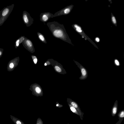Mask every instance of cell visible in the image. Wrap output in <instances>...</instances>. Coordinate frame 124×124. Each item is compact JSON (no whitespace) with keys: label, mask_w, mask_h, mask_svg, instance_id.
Instances as JSON below:
<instances>
[{"label":"cell","mask_w":124,"mask_h":124,"mask_svg":"<svg viewBox=\"0 0 124 124\" xmlns=\"http://www.w3.org/2000/svg\"><path fill=\"white\" fill-rule=\"evenodd\" d=\"M46 24L54 37L70 43V40L63 24L55 21L48 22Z\"/></svg>","instance_id":"cell-1"},{"label":"cell","mask_w":124,"mask_h":124,"mask_svg":"<svg viewBox=\"0 0 124 124\" xmlns=\"http://www.w3.org/2000/svg\"><path fill=\"white\" fill-rule=\"evenodd\" d=\"M14 5H11L4 7L0 11V26H1L4 23L7 19L12 12Z\"/></svg>","instance_id":"cell-2"},{"label":"cell","mask_w":124,"mask_h":124,"mask_svg":"<svg viewBox=\"0 0 124 124\" xmlns=\"http://www.w3.org/2000/svg\"><path fill=\"white\" fill-rule=\"evenodd\" d=\"M22 18L24 23L27 27L30 26L33 23V19L31 16L30 14L26 11L23 12Z\"/></svg>","instance_id":"cell-3"},{"label":"cell","mask_w":124,"mask_h":124,"mask_svg":"<svg viewBox=\"0 0 124 124\" xmlns=\"http://www.w3.org/2000/svg\"><path fill=\"white\" fill-rule=\"evenodd\" d=\"M19 60V57H18L9 61L7 65L8 71H13L18 65Z\"/></svg>","instance_id":"cell-4"},{"label":"cell","mask_w":124,"mask_h":124,"mask_svg":"<svg viewBox=\"0 0 124 124\" xmlns=\"http://www.w3.org/2000/svg\"><path fill=\"white\" fill-rule=\"evenodd\" d=\"M24 47L31 52H34V47L32 42L26 37L23 42L22 43Z\"/></svg>","instance_id":"cell-5"},{"label":"cell","mask_w":124,"mask_h":124,"mask_svg":"<svg viewBox=\"0 0 124 124\" xmlns=\"http://www.w3.org/2000/svg\"><path fill=\"white\" fill-rule=\"evenodd\" d=\"M72 8V6H70L63 8L56 12L53 15V17L68 14L70 12Z\"/></svg>","instance_id":"cell-6"},{"label":"cell","mask_w":124,"mask_h":124,"mask_svg":"<svg viewBox=\"0 0 124 124\" xmlns=\"http://www.w3.org/2000/svg\"><path fill=\"white\" fill-rule=\"evenodd\" d=\"M53 15L49 12L42 13L40 15V20L44 23L46 22L50 18L53 17Z\"/></svg>","instance_id":"cell-7"},{"label":"cell","mask_w":124,"mask_h":124,"mask_svg":"<svg viewBox=\"0 0 124 124\" xmlns=\"http://www.w3.org/2000/svg\"><path fill=\"white\" fill-rule=\"evenodd\" d=\"M25 37L24 36H22L16 40L15 43V46L16 48V49L19 46L20 44L25 39Z\"/></svg>","instance_id":"cell-8"},{"label":"cell","mask_w":124,"mask_h":124,"mask_svg":"<svg viewBox=\"0 0 124 124\" xmlns=\"http://www.w3.org/2000/svg\"><path fill=\"white\" fill-rule=\"evenodd\" d=\"M118 109L117 101L115 102L111 110V115L113 116H115L117 113Z\"/></svg>","instance_id":"cell-9"},{"label":"cell","mask_w":124,"mask_h":124,"mask_svg":"<svg viewBox=\"0 0 124 124\" xmlns=\"http://www.w3.org/2000/svg\"><path fill=\"white\" fill-rule=\"evenodd\" d=\"M37 34L39 39L42 42L46 44L47 42L44 35L40 32H37Z\"/></svg>","instance_id":"cell-10"},{"label":"cell","mask_w":124,"mask_h":124,"mask_svg":"<svg viewBox=\"0 0 124 124\" xmlns=\"http://www.w3.org/2000/svg\"><path fill=\"white\" fill-rule=\"evenodd\" d=\"M10 117L12 121L15 124H22L20 120L11 115H10Z\"/></svg>","instance_id":"cell-11"},{"label":"cell","mask_w":124,"mask_h":124,"mask_svg":"<svg viewBox=\"0 0 124 124\" xmlns=\"http://www.w3.org/2000/svg\"><path fill=\"white\" fill-rule=\"evenodd\" d=\"M118 119L123 118L124 117V110H123L120 111L118 114Z\"/></svg>","instance_id":"cell-12"},{"label":"cell","mask_w":124,"mask_h":124,"mask_svg":"<svg viewBox=\"0 0 124 124\" xmlns=\"http://www.w3.org/2000/svg\"><path fill=\"white\" fill-rule=\"evenodd\" d=\"M70 109L73 112L78 115L79 116V115L78 112L77 110L73 106H71L70 107Z\"/></svg>","instance_id":"cell-13"},{"label":"cell","mask_w":124,"mask_h":124,"mask_svg":"<svg viewBox=\"0 0 124 124\" xmlns=\"http://www.w3.org/2000/svg\"><path fill=\"white\" fill-rule=\"evenodd\" d=\"M81 71L82 75L83 76H85L86 74V72L84 68H82L81 69Z\"/></svg>","instance_id":"cell-14"},{"label":"cell","mask_w":124,"mask_h":124,"mask_svg":"<svg viewBox=\"0 0 124 124\" xmlns=\"http://www.w3.org/2000/svg\"><path fill=\"white\" fill-rule=\"evenodd\" d=\"M35 90L36 91L37 93H39L41 92V90L39 87H36L35 88Z\"/></svg>","instance_id":"cell-15"},{"label":"cell","mask_w":124,"mask_h":124,"mask_svg":"<svg viewBox=\"0 0 124 124\" xmlns=\"http://www.w3.org/2000/svg\"><path fill=\"white\" fill-rule=\"evenodd\" d=\"M55 70L58 72H60L61 71V68L58 66H55Z\"/></svg>","instance_id":"cell-16"},{"label":"cell","mask_w":124,"mask_h":124,"mask_svg":"<svg viewBox=\"0 0 124 124\" xmlns=\"http://www.w3.org/2000/svg\"><path fill=\"white\" fill-rule=\"evenodd\" d=\"M4 49L3 48H0V58L3 55Z\"/></svg>","instance_id":"cell-17"},{"label":"cell","mask_w":124,"mask_h":124,"mask_svg":"<svg viewBox=\"0 0 124 124\" xmlns=\"http://www.w3.org/2000/svg\"><path fill=\"white\" fill-rule=\"evenodd\" d=\"M123 118H120L119 119V120L115 124H120L123 120Z\"/></svg>","instance_id":"cell-18"},{"label":"cell","mask_w":124,"mask_h":124,"mask_svg":"<svg viewBox=\"0 0 124 124\" xmlns=\"http://www.w3.org/2000/svg\"><path fill=\"white\" fill-rule=\"evenodd\" d=\"M112 21L114 23H116V21L114 17L113 16L112 18Z\"/></svg>","instance_id":"cell-19"},{"label":"cell","mask_w":124,"mask_h":124,"mask_svg":"<svg viewBox=\"0 0 124 124\" xmlns=\"http://www.w3.org/2000/svg\"><path fill=\"white\" fill-rule=\"evenodd\" d=\"M115 62L116 64L117 65H119V62L117 60H115Z\"/></svg>","instance_id":"cell-20"},{"label":"cell","mask_w":124,"mask_h":124,"mask_svg":"<svg viewBox=\"0 0 124 124\" xmlns=\"http://www.w3.org/2000/svg\"><path fill=\"white\" fill-rule=\"evenodd\" d=\"M76 30L78 31V32H82V30H81V29L76 28Z\"/></svg>","instance_id":"cell-21"},{"label":"cell","mask_w":124,"mask_h":124,"mask_svg":"<svg viewBox=\"0 0 124 124\" xmlns=\"http://www.w3.org/2000/svg\"><path fill=\"white\" fill-rule=\"evenodd\" d=\"M34 62L36 64L37 62V59L36 58H35L33 60Z\"/></svg>","instance_id":"cell-22"},{"label":"cell","mask_w":124,"mask_h":124,"mask_svg":"<svg viewBox=\"0 0 124 124\" xmlns=\"http://www.w3.org/2000/svg\"><path fill=\"white\" fill-rule=\"evenodd\" d=\"M74 26L76 28H78L79 29H81V28L79 27H78L77 25H74Z\"/></svg>","instance_id":"cell-23"},{"label":"cell","mask_w":124,"mask_h":124,"mask_svg":"<svg viewBox=\"0 0 124 124\" xmlns=\"http://www.w3.org/2000/svg\"><path fill=\"white\" fill-rule=\"evenodd\" d=\"M96 40L98 42H99V39L98 38H96Z\"/></svg>","instance_id":"cell-24"},{"label":"cell","mask_w":124,"mask_h":124,"mask_svg":"<svg viewBox=\"0 0 124 124\" xmlns=\"http://www.w3.org/2000/svg\"><path fill=\"white\" fill-rule=\"evenodd\" d=\"M45 65H46V63H45Z\"/></svg>","instance_id":"cell-25"},{"label":"cell","mask_w":124,"mask_h":124,"mask_svg":"<svg viewBox=\"0 0 124 124\" xmlns=\"http://www.w3.org/2000/svg\"><path fill=\"white\" fill-rule=\"evenodd\" d=\"M58 104H57V105H56V106H58Z\"/></svg>","instance_id":"cell-26"}]
</instances>
